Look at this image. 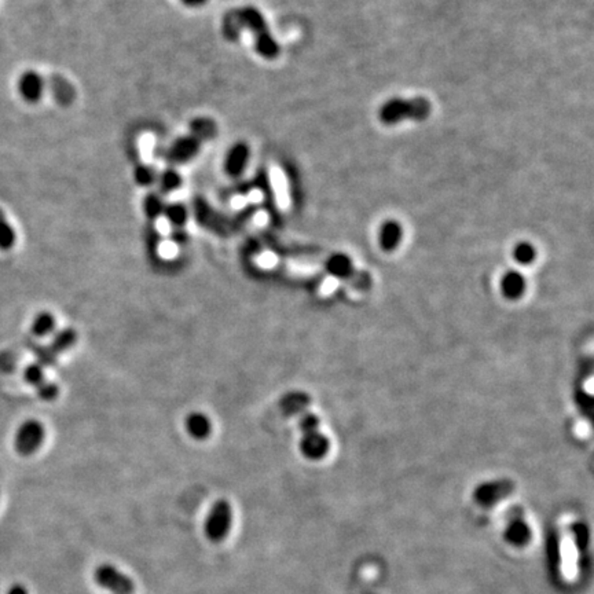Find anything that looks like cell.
<instances>
[{"label":"cell","instance_id":"7c38bea8","mask_svg":"<svg viewBox=\"0 0 594 594\" xmlns=\"http://www.w3.org/2000/svg\"><path fill=\"white\" fill-rule=\"evenodd\" d=\"M252 189L260 192L262 197H263V203L265 207L267 208L270 216L271 217H278V212H277V197H275V192L272 188V182H271V176H270L269 171L266 168H259L253 179L250 180Z\"/></svg>","mask_w":594,"mask_h":594},{"label":"cell","instance_id":"52a82bcc","mask_svg":"<svg viewBox=\"0 0 594 594\" xmlns=\"http://www.w3.org/2000/svg\"><path fill=\"white\" fill-rule=\"evenodd\" d=\"M203 149V143L194 138L193 135L179 136L170 145V148L164 152V160L170 167L185 165L193 161Z\"/></svg>","mask_w":594,"mask_h":594},{"label":"cell","instance_id":"ac0fdd59","mask_svg":"<svg viewBox=\"0 0 594 594\" xmlns=\"http://www.w3.org/2000/svg\"><path fill=\"white\" fill-rule=\"evenodd\" d=\"M78 339L76 330L72 327H63L61 330H58L57 333L53 337L51 344L48 345V348L59 357L63 352L69 351L72 347H75Z\"/></svg>","mask_w":594,"mask_h":594},{"label":"cell","instance_id":"9c48e42d","mask_svg":"<svg viewBox=\"0 0 594 594\" xmlns=\"http://www.w3.org/2000/svg\"><path fill=\"white\" fill-rule=\"evenodd\" d=\"M250 145L244 140L235 142L225 155L223 171L231 179H240L247 171L250 165Z\"/></svg>","mask_w":594,"mask_h":594},{"label":"cell","instance_id":"2e32d148","mask_svg":"<svg viewBox=\"0 0 594 594\" xmlns=\"http://www.w3.org/2000/svg\"><path fill=\"white\" fill-rule=\"evenodd\" d=\"M501 290L509 300L520 299L526 290V280L518 271H508L501 280Z\"/></svg>","mask_w":594,"mask_h":594},{"label":"cell","instance_id":"9a60e30c","mask_svg":"<svg viewBox=\"0 0 594 594\" xmlns=\"http://www.w3.org/2000/svg\"><path fill=\"white\" fill-rule=\"evenodd\" d=\"M189 130H190V135L197 138L203 145L204 142L213 140L219 134V128L215 120L205 116L194 117L189 124Z\"/></svg>","mask_w":594,"mask_h":594},{"label":"cell","instance_id":"4316f807","mask_svg":"<svg viewBox=\"0 0 594 594\" xmlns=\"http://www.w3.org/2000/svg\"><path fill=\"white\" fill-rule=\"evenodd\" d=\"M536 256H537V252L534 250V247L531 244H527V242L518 244L513 250V257L521 266H527V265L533 263Z\"/></svg>","mask_w":594,"mask_h":594},{"label":"cell","instance_id":"4dcf8cb0","mask_svg":"<svg viewBox=\"0 0 594 594\" xmlns=\"http://www.w3.org/2000/svg\"><path fill=\"white\" fill-rule=\"evenodd\" d=\"M173 242L178 245H183L189 241V235L185 231V229H173V234H171Z\"/></svg>","mask_w":594,"mask_h":594},{"label":"cell","instance_id":"484cf974","mask_svg":"<svg viewBox=\"0 0 594 594\" xmlns=\"http://www.w3.org/2000/svg\"><path fill=\"white\" fill-rule=\"evenodd\" d=\"M16 244V231L0 213V248L10 250Z\"/></svg>","mask_w":594,"mask_h":594},{"label":"cell","instance_id":"1f68e13d","mask_svg":"<svg viewBox=\"0 0 594 594\" xmlns=\"http://www.w3.org/2000/svg\"><path fill=\"white\" fill-rule=\"evenodd\" d=\"M210 0H180V3L189 9H201L204 7Z\"/></svg>","mask_w":594,"mask_h":594},{"label":"cell","instance_id":"4fadbf2b","mask_svg":"<svg viewBox=\"0 0 594 594\" xmlns=\"http://www.w3.org/2000/svg\"><path fill=\"white\" fill-rule=\"evenodd\" d=\"M533 538V530L527 521L523 518H513L508 523L503 531V539L511 546L515 548H524L531 542Z\"/></svg>","mask_w":594,"mask_h":594},{"label":"cell","instance_id":"83f0119b","mask_svg":"<svg viewBox=\"0 0 594 594\" xmlns=\"http://www.w3.org/2000/svg\"><path fill=\"white\" fill-rule=\"evenodd\" d=\"M326 267H327V271L332 272L333 275L344 277L345 274L351 270V265H349L348 257L342 255H334L327 260Z\"/></svg>","mask_w":594,"mask_h":594},{"label":"cell","instance_id":"44dd1931","mask_svg":"<svg viewBox=\"0 0 594 594\" xmlns=\"http://www.w3.org/2000/svg\"><path fill=\"white\" fill-rule=\"evenodd\" d=\"M157 183L163 194H171L182 188L183 178L175 167H168L158 173Z\"/></svg>","mask_w":594,"mask_h":594},{"label":"cell","instance_id":"d6a6232c","mask_svg":"<svg viewBox=\"0 0 594 594\" xmlns=\"http://www.w3.org/2000/svg\"><path fill=\"white\" fill-rule=\"evenodd\" d=\"M6 594H29V592H28V589L24 585L16 583V585H13V586H10L7 589Z\"/></svg>","mask_w":594,"mask_h":594},{"label":"cell","instance_id":"e0dca14e","mask_svg":"<svg viewBox=\"0 0 594 594\" xmlns=\"http://www.w3.org/2000/svg\"><path fill=\"white\" fill-rule=\"evenodd\" d=\"M50 90L54 96V101L61 106H69L75 101V88L73 86L62 76L51 77L50 80Z\"/></svg>","mask_w":594,"mask_h":594},{"label":"cell","instance_id":"7402d4cb","mask_svg":"<svg viewBox=\"0 0 594 594\" xmlns=\"http://www.w3.org/2000/svg\"><path fill=\"white\" fill-rule=\"evenodd\" d=\"M164 208H165V203L160 194L149 193L145 195L143 203H142V211L149 222L153 223L157 219H160L164 213Z\"/></svg>","mask_w":594,"mask_h":594},{"label":"cell","instance_id":"5bb4252c","mask_svg":"<svg viewBox=\"0 0 594 594\" xmlns=\"http://www.w3.org/2000/svg\"><path fill=\"white\" fill-rule=\"evenodd\" d=\"M185 429L193 439L205 441L211 436L213 425L207 414L201 411H192L185 419Z\"/></svg>","mask_w":594,"mask_h":594},{"label":"cell","instance_id":"5b68a950","mask_svg":"<svg viewBox=\"0 0 594 594\" xmlns=\"http://www.w3.org/2000/svg\"><path fill=\"white\" fill-rule=\"evenodd\" d=\"M429 103L425 99H414V101H401V99H394L389 101L388 103H385L380 112V117L383 120V123L386 124H392V123H399L403 118H425L426 116L429 115Z\"/></svg>","mask_w":594,"mask_h":594},{"label":"cell","instance_id":"f1b7e54d","mask_svg":"<svg viewBox=\"0 0 594 594\" xmlns=\"http://www.w3.org/2000/svg\"><path fill=\"white\" fill-rule=\"evenodd\" d=\"M25 380L38 389L39 386L47 382L44 376V367L39 364H29L25 369Z\"/></svg>","mask_w":594,"mask_h":594},{"label":"cell","instance_id":"ffe728a7","mask_svg":"<svg viewBox=\"0 0 594 594\" xmlns=\"http://www.w3.org/2000/svg\"><path fill=\"white\" fill-rule=\"evenodd\" d=\"M402 227L396 222H386L384 223L380 230V245L384 250H391L398 248L402 240Z\"/></svg>","mask_w":594,"mask_h":594},{"label":"cell","instance_id":"6da1fadb","mask_svg":"<svg viewBox=\"0 0 594 594\" xmlns=\"http://www.w3.org/2000/svg\"><path fill=\"white\" fill-rule=\"evenodd\" d=\"M193 215L201 227L217 235H230L234 231L244 227L257 213L256 204H248L232 216L219 212L204 197L195 195L192 203Z\"/></svg>","mask_w":594,"mask_h":594},{"label":"cell","instance_id":"8fae6325","mask_svg":"<svg viewBox=\"0 0 594 594\" xmlns=\"http://www.w3.org/2000/svg\"><path fill=\"white\" fill-rule=\"evenodd\" d=\"M19 94L26 103L35 105L43 98L46 90V81L36 71H26L19 76L17 81Z\"/></svg>","mask_w":594,"mask_h":594},{"label":"cell","instance_id":"d6986e66","mask_svg":"<svg viewBox=\"0 0 594 594\" xmlns=\"http://www.w3.org/2000/svg\"><path fill=\"white\" fill-rule=\"evenodd\" d=\"M163 216L168 220L173 229H185L186 223L189 222L190 212L182 203H170L165 204Z\"/></svg>","mask_w":594,"mask_h":594},{"label":"cell","instance_id":"8992f818","mask_svg":"<svg viewBox=\"0 0 594 594\" xmlns=\"http://www.w3.org/2000/svg\"><path fill=\"white\" fill-rule=\"evenodd\" d=\"M96 585L111 594H134V580L111 563L99 564L94 570Z\"/></svg>","mask_w":594,"mask_h":594},{"label":"cell","instance_id":"d4e9b609","mask_svg":"<svg viewBox=\"0 0 594 594\" xmlns=\"http://www.w3.org/2000/svg\"><path fill=\"white\" fill-rule=\"evenodd\" d=\"M158 173L149 164H138L134 168L135 183L140 188L153 186L157 182Z\"/></svg>","mask_w":594,"mask_h":594},{"label":"cell","instance_id":"cb8c5ba5","mask_svg":"<svg viewBox=\"0 0 594 594\" xmlns=\"http://www.w3.org/2000/svg\"><path fill=\"white\" fill-rule=\"evenodd\" d=\"M241 32H242V28L240 25V21H238L235 10L229 11L225 16L223 22H222V34H223V36L226 38V40H229V41H237L240 39V36H241Z\"/></svg>","mask_w":594,"mask_h":594},{"label":"cell","instance_id":"7a4b0ae2","mask_svg":"<svg viewBox=\"0 0 594 594\" xmlns=\"http://www.w3.org/2000/svg\"><path fill=\"white\" fill-rule=\"evenodd\" d=\"M240 25L244 29L250 31L253 38V47L259 57L267 61H272L280 56V44L277 39L272 36L267 19L263 13L255 6H244L235 10Z\"/></svg>","mask_w":594,"mask_h":594},{"label":"cell","instance_id":"f546056e","mask_svg":"<svg viewBox=\"0 0 594 594\" xmlns=\"http://www.w3.org/2000/svg\"><path fill=\"white\" fill-rule=\"evenodd\" d=\"M36 391H38L40 399H43L46 402H51V401L57 399L58 394H59V388H58L57 384L50 383V382H46L41 386H39Z\"/></svg>","mask_w":594,"mask_h":594},{"label":"cell","instance_id":"3957f363","mask_svg":"<svg viewBox=\"0 0 594 594\" xmlns=\"http://www.w3.org/2000/svg\"><path fill=\"white\" fill-rule=\"evenodd\" d=\"M232 506L227 499H217L207 513L204 521V534L212 543L223 542L232 527Z\"/></svg>","mask_w":594,"mask_h":594},{"label":"cell","instance_id":"277c9868","mask_svg":"<svg viewBox=\"0 0 594 594\" xmlns=\"http://www.w3.org/2000/svg\"><path fill=\"white\" fill-rule=\"evenodd\" d=\"M300 429L303 434L300 441L302 454L308 460H321L325 457L329 441L318 431V419L309 413L304 414L300 420Z\"/></svg>","mask_w":594,"mask_h":594},{"label":"cell","instance_id":"ba28073f","mask_svg":"<svg viewBox=\"0 0 594 594\" xmlns=\"http://www.w3.org/2000/svg\"><path fill=\"white\" fill-rule=\"evenodd\" d=\"M46 439V429L41 422L28 420L24 422L16 435V450L24 457L35 454Z\"/></svg>","mask_w":594,"mask_h":594},{"label":"cell","instance_id":"30bf717a","mask_svg":"<svg viewBox=\"0 0 594 594\" xmlns=\"http://www.w3.org/2000/svg\"><path fill=\"white\" fill-rule=\"evenodd\" d=\"M513 491V483L509 480H496V481H487L480 484L475 490L473 496L475 501L481 505L483 508H491L493 505L498 503L501 499L509 497V494Z\"/></svg>","mask_w":594,"mask_h":594},{"label":"cell","instance_id":"603a6c76","mask_svg":"<svg viewBox=\"0 0 594 594\" xmlns=\"http://www.w3.org/2000/svg\"><path fill=\"white\" fill-rule=\"evenodd\" d=\"M56 326H57V321L51 312H40L34 319L32 333L38 337H46L56 330Z\"/></svg>","mask_w":594,"mask_h":594}]
</instances>
